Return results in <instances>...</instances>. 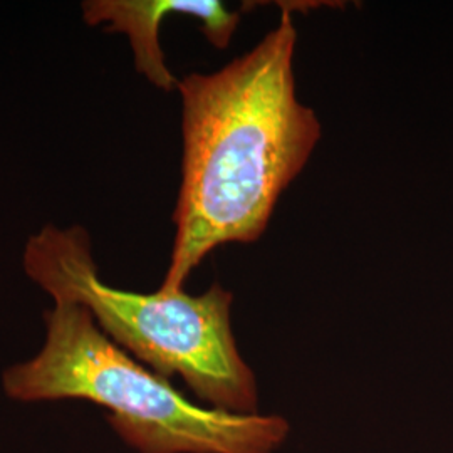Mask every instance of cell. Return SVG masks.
<instances>
[{
	"label": "cell",
	"mask_w": 453,
	"mask_h": 453,
	"mask_svg": "<svg viewBox=\"0 0 453 453\" xmlns=\"http://www.w3.org/2000/svg\"><path fill=\"white\" fill-rule=\"evenodd\" d=\"M296 41L286 9L277 29L250 52L217 73L179 82L183 177L160 291H181L215 247L257 241L277 198L308 162L321 127L296 96Z\"/></svg>",
	"instance_id": "cell-1"
},
{
	"label": "cell",
	"mask_w": 453,
	"mask_h": 453,
	"mask_svg": "<svg viewBox=\"0 0 453 453\" xmlns=\"http://www.w3.org/2000/svg\"><path fill=\"white\" fill-rule=\"evenodd\" d=\"M54 303L39 355L2 376L12 400L93 402L140 453H273L288 438L289 425L277 415L195 405L110 340L88 309Z\"/></svg>",
	"instance_id": "cell-2"
},
{
	"label": "cell",
	"mask_w": 453,
	"mask_h": 453,
	"mask_svg": "<svg viewBox=\"0 0 453 453\" xmlns=\"http://www.w3.org/2000/svg\"><path fill=\"white\" fill-rule=\"evenodd\" d=\"M24 271L54 301L88 309L99 329L163 378L179 374L217 410L256 413L257 383L232 333V292L138 294L101 280L91 239L80 226H42L29 237Z\"/></svg>",
	"instance_id": "cell-3"
},
{
	"label": "cell",
	"mask_w": 453,
	"mask_h": 453,
	"mask_svg": "<svg viewBox=\"0 0 453 453\" xmlns=\"http://www.w3.org/2000/svg\"><path fill=\"white\" fill-rule=\"evenodd\" d=\"M170 14L202 20V31L219 49L228 46L241 19L215 0H91L82 4V16L88 24L104 22L108 24L106 33H123L130 37L138 73L165 91L179 88L180 82L165 65L158 41L163 19Z\"/></svg>",
	"instance_id": "cell-4"
}]
</instances>
